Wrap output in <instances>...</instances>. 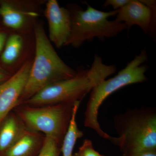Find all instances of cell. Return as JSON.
Masks as SVG:
<instances>
[{"instance_id": "obj_1", "label": "cell", "mask_w": 156, "mask_h": 156, "mask_svg": "<svg viewBox=\"0 0 156 156\" xmlns=\"http://www.w3.org/2000/svg\"><path fill=\"white\" fill-rule=\"evenodd\" d=\"M116 70L115 66L105 64L101 57L95 54L90 68H79L74 77L49 85L21 105L40 106L81 101L96 85Z\"/></svg>"}, {"instance_id": "obj_2", "label": "cell", "mask_w": 156, "mask_h": 156, "mask_svg": "<svg viewBox=\"0 0 156 156\" xmlns=\"http://www.w3.org/2000/svg\"><path fill=\"white\" fill-rule=\"evenodd\" d=\"M34 34V56L27 82L17 106L45 87L74 77L77 74V70L66 64L56 53L41 20H39L35 25Z\"/></svg>"}, {"instance_id": "obj_3", "label": "cell", "mask_w": 156, "mask_h": 156, "mask_svg": "<svg viewBox=\"0 0 156 156\" xmlns=\"http://www.w3.org/2000/svg\"><path fill=\"white\" fill-rule=\"evenodd\" d=\"M119 136L113 144L123 154L156 149V111L154 108L130 109L114 119Z\"/></svg>"}, {"instance_id": "obj_4", "label": "cell", "mask_w": 156, "mask_h": 156, "mask_svg": "<svg viewBox=\"0 0 156 156\" xmlns=\"http://www.w3.org/2000/svg\"><path fill=\"white\" fill-rule=\"evenodd\" d=\"M147 59L146 50L143 49L116 75L101 81L92 89L84 114L85 127L91 128L101 137L112 142L113 137L104 132L99 125L98 119L99 108L109 95L117 90L128 85L147 81L145 73L148 67L144 64Z\"/></svg>"}, {"instance_id": "obj_5", "label": "cell", "mask_w": 156, "mask_h": 156, "mask_svg": "<svg viewBox=\"0 0 156 156\" xmlns=\"http://www.w3.org/2000/svg\"><path fill=\"white\" fill-rule=\"evenodd\" d=\"M86 3L87 8L85 10L76 4L66 6L70 12L72 26L69 37L65 46L79 48L84 42L92 41L95 38L103 41L116 37L127 30L123 23L108 20L110 17L116 16L118 10L101 11Z\"/></svg>"}, {"instance_id": "obj_6", "label": "cell", "mask_w": 156, "mask_h": 156, "mask_svg": "<svg viewBox=\"0 0 156 156\" xmlns=\"http://www.w3.org/2000/svg\"><path fill=\"white\" fill-rule=\"evenodd\" d=\"M75 103L40 106L21 105L16 106L13 111L27 130L51 136L62 144L71 119Z\"/></svg>"}, {"instance_id": "obj_7", "label": "cell", "mask_w": 156, "mask_h": 156, "mask_svg": "<svg viewBox=\"0 0 156 156\" xmlns=\"http://www.w3.org/2000/svg\"><path fill=\"white\" fill-rule=\"evenodd\" d=\"M44 0H0V19L11 32L33 33L39 17L44 13Z\"/></svg>"}, {"instance_id": "obj_8", "label": "cell", "mask_w": 156, "mask_h": 156, "mask_svg": "<svg viewBox=\"0 0 156 156\" xmlns=\"http://www.w3.org/2000/svg\"><path fill=\"white\" fill-rule=\"evenodd\" d=\"M35 40L33 33L11 32L0 56V66L13 75L34 56Z\"/></svg>"}, {"instance_id": "obj_9", "label": "cell", "mask_w": 156, "mask_h": 156, "mask_svg": "<svg viewBox=\"0 0 156 156\" xmlns=\"http://www.w3.org/2000/svg\"><path fill=\"white\" fill-rule=\"evenodd\" d=\"M156 3L153 0H130L127 5L118 10L115 20L125 23L128 33L132 26L137 25L144 33L154 39Z\"/></svg>"}, {"instance_id": "obj_10", "label": "cell", "mask_w": 156, "mask_h": 156, "mask_svg": "<svg viewBox=\"0 0 156 156\" xmlns=\"http://www.w3.org/2000/svg\"><path fill=\"white\" fill-rule=\"evenodd\" d=\"M45 5L43 14L48 21V38L56 48L65 47L71 30L70 12L57 0H48Z\"/></svg>"}, {"instance_id": "obj_11", "label": "cell", "mask_w": 156, "mask_h": 156, "mask_svg": "<svg viewBox=\"0 0 156 156\" xmlns=\"http://www.w3.org/2000/svg\"><path fill=\"white\" fill-rule=\"evenodd\" d=\"M33 58L27 62L17 72L0 85V123L18 105L27 82Z\"/></svg>"}, {"instance_id": "obj_12", "label": "cell", "mask_w": 156, "mask_h": 156, "mask_svg": "<svg viewBox=\"0 0 156 156\" xmlns=\"http://www.w3.org/2000/svg\"><path fill=\"white\" fill-rule=\"evenodd\" d=\"M27 130L15 113L10 112L0 123V156L14 145Z\"/></svg>"}, {"instance_id": "obj_13", "label": "cell", "mask_w": 156, "mask_h": 156, "mask_svg": "<svg viewBox=\"0 0 156 156\" xmlns=\"http://www.w3.org/2000/svg\"><path fill=\"white\" fill-rule=\"evenodd\" d=\"M45 137L41 133L27 130L2 156H37L44 145Z\"/></svg>"}, {"instance_id": "obj_14", "label": "cell", "mask_w": 156, "mask_h": 156, "mask_svg": "<svg viewBox=\"0 0 156 156\" xmlns=\"http://www.w3.org/2000/svg\"><path fill=\"white\" fill-rule=\"evenodd\" d=\"M80 102L77 101L74 105L71 119L62 143V156H73V151L77 140L83 136V133L78 128L76 122V115Z\"/></svg>"}, {"instance_id": "obj_15", "label": "cell", "mask_w": 156, "mask_h": 156, "mask_svg": "<svg viewBox=\"0 0 156 156\" xmlns=\"http://www.w3.org/2000/svg\"><path fill=\"white\" fill-rule=\"evenodd\" d=\"M62 144L51 136H46L44 145L37 156H59Z\"/></svg>"}, {"instance_id": "obj_16", "label": "cell", "mask_w": 156, "mask_h": 156, "mask_svg": "<svg viewBox=\"0 0 156 156\" xmlns=\"http://www.w3.org/2000/svg\"><path fill=\"white\" fill-rule=\"evenodd\" d=\"M81 156H105L101 154L95 150L91 140L85 139L83 144L79 148Z\"/></svg>"}, {"instance_id": "obj_17", "label": "cell", "mask_w": 156, "mask_h": 156, "mask_svg": "<svg viewBox=\"0 0 156 156\" xmlns=\"http://www.w3.org/2000/svg\"><path fill=\"white\" fill-rule=\"evenodd\" d=\"M130 0H106L104 3V7L111 6L113 8L114 10H119L123 6L126 5Z\"/></svg>"}, {"instance_id": "obj_18", "label": "cell", "mask_w": 156, "mask_h": 156, "mask_svg": "<svg viewBox=\"0 0 156 156\" xmlns=\"http://www.w3.org/2000/svg\"><path fill=\"white\" fill-rule=\"evenodd\" d=\"M11 33L5 29L0 30V56L5 48L8 37Z\"/></svg>"}, {"instance_id": "obj_19", "label": "cell", "mask_w": 156, "mask_h": 156, "mask_svg": "<svg viewBox=\"0 0 156 156\" xmlns=\"http://www.w3.org/2000/svg\"><path fill=\"white\" fill-rule=\"evenodd\" d=\"M122 156H156V149L133 154H123Z\"/></svg>"}, {"instance_id": "obj_20", "label": "cell", "mask_w": 156, "mask_h": 156, "mask_svg": "<svg viewBox=\"0 0 156 156\" xmlns=\"http://www.w3.org/2000/svg\"><path fill=\"white\" fill-rule=\"evenodd\" d=\"M12 76L10 73L0 66V85L7 81Z\"/></svg>"}, {"instance_id": "obj_21", "label": "cell", "mask_w": 156, "mask_h": 156, "mask_svg": "<svg viewBox=\"0 0 156 156\" xmlns=\"http://www.w3.org/2000/svg\"><path fill=\"white\" fill-rule=\"evenodd\" d=\"M73 156H81V155L80 152L78 151L77 153H76L74 154L73 155Z\"/></svg>"}]
</instances>
